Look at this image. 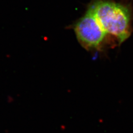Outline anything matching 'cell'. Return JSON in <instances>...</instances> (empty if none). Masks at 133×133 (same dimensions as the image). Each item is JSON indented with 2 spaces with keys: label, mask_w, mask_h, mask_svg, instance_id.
Listing matches in <instances>:
<instances>
[{
  "label": "cell",
  "mask_w": 133,
  "mask_h": 133,
  "mask_svg": "<svg viewBox=\"0 0 133 133\" xmlns=\"http://www.w3.org/2000/svg\"><path fill=\"white\" fill-rule=\"evenodd\" d=\"M107 35L114 36L119 44L131 35V15L128 7L108 1H98L89 8Z\"/></svg>",
  "instance_id": "obj_1"
},
{
  "label": "cell",
  "mask_w": 133,
  "mask_h": 133,
  "mask_svg": "<svg viewBox=\"0 0 133 133\" xmlns=\"http://www.w3.org/2000/svg\"><path fill=\"white\" fill-rule=\"evenodd\" d=\"M74 31L79 42L88 50L101 48L107 35L89 8L76 23Z\"/></svg>",
  "instance_id": "obj_2"
}]
</instances>
